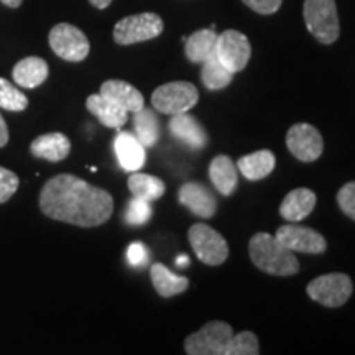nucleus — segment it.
I'll return each mask as SVG.
<instances>
[{
	"mask_svg": "<svg viewBox=\"0 0 355 355\" xmlns=\"http://www.w3.org/2000/svg\"><path fill=\"white\" fill-rule=\"evenodd\" d=\"M40 209L53 220L78 227H97L112 216L114 199L109 191L64 173L44 183L40 193Z\"/></svg>",
	"mask_w": 355,
	"mask_h": 355,
	"instance_id": "1",
	"label": "nucleus"
},
{
	"mask_svg": "<svg viewBox=\"0 0 355 355\" xmlns=\"http://www.w3.org/2000/svg\"><path fill=\"white\" fill-rule=\"evenodd\" d=\"M248 255L257 268L275 277H291L300 272V261L293 252L266 232H259L250 239Z\"/></svg>",
	"mask_w": 355,
	"mask_h": 355,
	"instance_id": "2",
	"label": "nucleus"
},
{
	"mask_svg": "<svg viewBox=\"0 0 355 355\" xmlns=\"http://www.w3.org/2000/svg\"><path fill=\"white\" fill-rule=\"evenodd\" d=\"M303 17L308 32L322 44H332L340 35L336 0H304Z\"/></svg>",
	"mask_w": 355,
	"mask_h": 355,
	"instance_id": "3",
	"label": "nucleus"
},
{
	"mask_svg": "<svg viewBox=\"0 0 355 355\" xmlns=\"http://www.w3.org/2000/svg\"><path fill=\"white\" fill-rule=\"evenodd\" d=\"M198 87L186 81L166 83L155 89L152 94L153 109L166 115L188 112L198 104Z\"/></svg>",
	"mask_w": 355,
	"mask_h": 355,
	"instance_id": "4",
	"label": "nucleus"
},
{
	"mask_svg": "<svg viewBox=\"0 0 355 355\" xmlns=\"http://www.w3.org/2000/svg\"><path fill=\"white\" fill-rule=\"evenodd\" d=\"M234 329L224 321H211L186 337L184 352L189 355H225Z\"/></svg>",
	"mask_w": 355,
	"mask_h": 355,
	"instance_id": "5",
	"label": "nucleus"
},
{
	"mask_svg": "<svg viewBox=\"0 0 355 355\" xmlns=\"http://www.w3.org/2000/svg\"><path fill=\"white\" fill-rule=\"evenodd\" d=\"M163 28L165 25H163L162 17L157 13H139V15L125 17L117 21V25L114 26V40L122 46H128V44L148 42L159 37Z\"/></svg>",
	"mask_w": 355,
	"mask_h": 355,
	"instance_id": "6",
	"label": "nucleus"
},
{
	"mask_svg": "<svg viewBox=\"0 0 355 355\" xmlns=\"http://www.w3.org/2000/svg\"><path fill=\"white\" fill-rule=\"evenodd\" d=\"M309 298L326 308H340L352 296V279L345 273H327L314 278L308 288Z\"/></svg>",
	"mask_w": 355,
	"mask_h": 355,
	"instance_id": "7",
	"label": "nucleus"
},
{
	"mask_svg": "<svg viewBox=\"0 0 355 355\" xmlns=\"http://www.w3.org/2000/svg\"><path fill=\"white\" fill-rule=\"evenodd\" d=\"M188 239L194 254L202 263L217 266L229 257V245L222 235L206 224L191 225Z\"/></svg>",
	"mask_w": 355,
	"mask_h": 355,
	"instance_id": "8",
	"label": "nucleus"
},
{
	"mask_svg": "<svg viewBox=\"0 0 355 355\" xmlns=\"http://www.w3.org/2000/svg\"><path fill=\"white\" fill-rule=\"evenodd\" d=\"M50 46L61 60L71 61V63H79L86 60L91 50V44L83 30L71 24H58L53 26L50 32Z\"/></svg>",
	"mask_w": 355,
	"mask_h": 355,
	"instance_id": "9",
	"label": "nucleus"
},
{
	"mask_svg": "<svg viewBox=\"0 0 355 355\" xmlns=\"http://www.w3.org/2000/svg\"><path fill=\"white\" fill-rule=\"evenodd\" d=\"M216 56L234 74L241 73L250 61V42L245 35L237 32V30H225V32L217 35Z\"/></svg>",
	"mask_w": 355,
	"mask_h": 355,
	"instance_id": "10",
	"label": "nucleus"
},
{
	"mask_svg": "<svg viewBox=\"0 0 355 355\" xmlns=\"http://www.w3.org/2000/svg\"><path fill=\"white\" fill-rule=\"evenodd\" d=\"M286 146L300 162L313 163L322 155L324 140L319 130L311 123H296L286 133Z\"/></svg>",
	"mask_w": 355,
	"mask_h": 355,
	"instance_id": "11",
	"label": "nucleus"
},
{
	"mask_svg": "<svg viewBox=\"0 0 355 355\" xmlns=\"http://www.w3.org/2000/svg\"><path fill=\"white\" fill-rule=\"evenodd\" d=\"M275 239L279 243H283L288 250H291L293 254L300 252V254L319 255L324 254L327 248L326 239L318 230L311 227H301V225H282V227L277 229Z\"/></svg>",
	"mask_w": 355,
	"mask_h": 355,
	"instance_id": "12",
	"label": "nucleus"
},
{
	"mask_svg": "<svg viewBox=\"0 0 355 355\" xmlns=\"http://www.w3.org/2000/svg\"><path fill=\"white\" fill-rule=\"evenodd\" d=\"M178 201L193 212L194 216L211 219L217 211V199L206 186L201 183H184L178 191Z\"/></svg>",
	"mask_w": 355,
	"mask_h": 355,
	"instance_id": "13",
	"label": "nucleus"
},
{
	"mask_svg": "<svg viewBox=\"0 0 355 355\" xmlns=\"http://www.w3.org/2000/svg\"><path fill=\"white\" fill-rule=\"evenodd\" d=\"M99 94L112 101L114 104H117L127 112H137L145 107V99L139 89L125 81H121V79H109V81L102 83Z\"/></svg>",
	"mask_w": 355,
	"mask_h": 355,
	"instance_id": "14",
	"label": "nucleus"
},
{
	"mask_svg": "<svg viewBox=\"0 0 355 355\" xmlns=\"http://www.w3.org/2000/svg\"><path fill=\"white\" fill-rule=\"evenodd\" d=\"M170 132L193 150H202L207 145V133L204 127L198 122L196 117L186 112L171 115Z\"/></svg>",
	"mask_w": 355,
	"mask_h": 355,
	"instance_id": "15",
	"label": "nucleus"
},
{
	"mask_svg": "<svg viewBox=\"0 0 355 355\" xmlns=\"http://www.w3.org/2000/svg\"><path fill=\"white\" fill-rule=\"evenodd\" d=\"M30 152L35 158L46 159V162H63L69 157L71 141L64 133L51 132L37 137L30 145Z\"/></svg>",
	"mask_w": 355,
	"mask_h": 355,
	"instance_id": "16",
	"label": "nucleus"
},
{
	"mask_svg": "<svg viewBox=\"0 0 355 355\" xmlns=\"http://www.w3.org/2000/svg\"><path fill=\"white\" fill-rule=\"evenodd\" d=\"M115 153H117L119 163L122 170L125 171H139L146 162L145 146L140 144V140L130 132H119L114 141Z\"/></svg>",
	"mask_w": 355,
	"mask_h": 355,
	"instance_id": "17",
	"label": "nucleus"
},
{
	"mask_svg": "<svg viewBox=\"0 0 355 355\" xmlns=\"http://www.w3.org/2000/svg\"><path fill=\"white\" fill-rule=\"evenodd\" d=\"M318 198L314 191L308 188L293 189L283 199L279 206V216L288 222H300L308 217L316 207Z\"/></svg>",
	"mask_w": 355,
	"mask_h": 355,
	"instance_id": "18",
	"label": "nucleus"
},
{
	"mask_svg": "<svg viewBox=\"0 0 355 355\" xmlns=\"http://www.w3.org/2000/svg\"><path fill=\"white\" fill-rule=\"evenodd\" d=\"M48 73H50V68H48L46 61L38 56H28L13 66L12 76L17 86L33 89L46 81Z\"/></svg>",
	"mask_w": 355,
	"mask_h": 355,
	"instance_id": "19",
	"label": "nucleus"
},
{
	"mask_svg": "<svg viewBox=\"0 0 355 355\" xmlns=\"http://www.w3.org/2000/svg\"><path fill=\"white\" fill-rule=\"evenodd\" d=\"M86 107L92 115L99 119L102 125L109 128H122L128 121V112L114 104L112 101L105 99L101 94H91L86 101Z\"/></svg>",
	"mask_w": 355,
	"mask_h": 355,
	"instance_id": "20",
	"label": "nucleus"
},
{
	"mask_svg": "<svg viewBox=\"0 0 355 355\" xmlns=\"http://www.w3.org/2000/svg\"><path fill=\"white\" fill-rule=\"evenodd\" d=\"M209 178L214 188L224 196H230L237 189L239 173L237 165L230 159L227 155H219L211 162Z\"/></svg>",
	"mask_w": 355,
	"mask_h": 355,
	"instance_id": "21",
	"label": "nucleus"
},
{
	"mask_svg": "<svg viewBox=\"0 0 355 355\" xmlns=\"http://www.w3.org/2000/svg\"><path fill=\"white\" fill-rule=\"evenodd\" d=\"M217 33L214 28H202L184 40V53L189 61L202 64L209 58L216 56Z\"/></svg>",
	"mask_w": 355,
	"mask_h": 355,
	"instance_id": "22",
	"label": "nucleus"
},
{
	"mask_svg": "<svg viewBox=\"0 0 355 355\" xmlns=\"http://www.w3.org/2000/svg\"><path fill=\"white\" fill-rule=\"evenodd\" d=\"M150 277L155 290L163 298H171V296L181 295L189 288V279L180 275H175L168 270L163 263H153L150 266Z\"/></svg>",
	"mask_w": 355,
	"mask_h": 355,
	"instance_id": "23",
	"label": "nucleus"
},
{
	"mask_svg": "<svg viewBox=\"0 0 355 355\" xmlns=\"http://www.w3.org/2000/svg\"><path fill=\"white\" fill-rule=\"evenodd\" d=\"M275 165H277L275 155L270 150H260L239 158L237 170H241L242 176L248 181H259L268 176L275 170Z\"/></svg>",
	"mask_w": 355,
	"mask_h": 355,
	"instance_id": "24",
	"label": "nucleus"
},
{
	"mask_svg": "<svg viewBox=\"0 0 355 355\" xmlns=\"http://www.w3.org/2000/svg\"><path fill=\"white\" fill-rule=\"evenodd\" d=\"M128 191L132 193L133 198L144 199V201L153 202L165 194L166 184L157 176L144 175V173L133 171L127 181Z\"/></svg>",
	"mask_w": 355,
	"mask_h": 355,
	"instance_id": "25",
	"label": "nucleus"
},
{
	"mask_svg": "<svg viewBox=\"0 0 355 355\" xmlns=\"http://www.w3.org/2000/svg\"><path fill=\"white\" fill-rule=\"evenodd\" d=\"M135 137L145 148H152L159 140V121L152 109H140L133 112Z\"/></svg>",
	"mask_w": 355,
	"mask_h": 355,
	"instance_id": "26",
	"label": "nucleus"
},
{
	"mask_svg": "<svg viewBox=\"0 0 355 355\" xmlns=\"http://www.w3.org/2000/svg\"><path fill=\"white\" fill-rule=\"evenodd\" d=\"M234 73L225 68L224 64L217 60V56L209 58L202 63L201 69V81L209 91H220L232 83Z\"/></svg>",
	"mask_w": 355,
	"mask_h": 355,
	"instance_id": "27",
	"label": "nucleus"
},
{
	"mask_svg": "<svg viewBox=\"0 0 355 355\" xmlns=\"http://www.w3.org/2000/svg\"><path fill=\"white\" fill-rule=\"evenodd\" d=\"M28 107V99L19 87H15L10 81L0 78V109L8 112H21Z\"/></svg>",
	"mask_w": 355,
	"mask_h": 355,
	"instance_id": "28",
	"label": "nucleus"
},
{
	"mask_svg": "<svg viewBox=\"0 0 355 355\" xmlns=\"http://www.w3.org/2000/svg\"><path fill=\"white\" fill-rule=\"evenodd\" d=\"M260 344L254 332L243 331L241 334H234L229 340L225 355H259Z\"/></svg>",
	"mask_w": 355,
	"mask_h": 355,
	"instance_id": "29",
	"label": "nucleus"
},
{
	"mask_svg": "<svg viewBox=\"0 0 355 355\" xmlns=\"http://www.w3.org/2000/svg\"><path fill=\"white\" fill-rule=\"evenodd\" d=\"M152 206H150L148 201H144V199L132 198L127 204L125 209V222L130 225H144L152 219Z\"/></svg>",
	"mask_w": 355,
	"mask_h": 355,
	"instance_id": "30",
	"label": "nucleus"
},
{
	"mask_svg": "<svg viewBox=\"0 0 355 355\" xmlns=\"http://www.w3.org/2000/svg\"><path fill=\"white\" fill-rule=\"evenodd\" d=\"M20 180L15 173L0 166V204H6L19 189Z\"/></svg>",
	"mask_w": 355,
	"mask_h": 355,
	"instance_id": "31",
	"label": "nucleus"
},
{
	"mask_svg": "<svg viewBox=\"0 0 355 355\" xmlns=\"http://www.w3.org/2000/svg\"><path fill=\"white\" fill-rule=\"evenodd\" d=\"M337 204L340 211L350 219L355 220V181L344 184L337 193Z\"/></svg>",
	"mask_w": 355,
	"mask_h": 355,
	"instance_id": "32",
	"label": "nucleus"
},
{
	"mask_svg": "<svg viewBox=\"0 0 355 355\" xmlns=\"http://www.w3.org/2000/svg\"><path fill=\"white\" fill-rule=\"evenodd\" d=\"M127 259L133 266H145L150 260V252L141 242H133L127 250Z\"/></svg>",
	"mask_w": 355,
	"mask_h": 355,
	"instance_id": "33",
	"label": "nucleus"
},
{
	"mask_svg": "<svg viewBox=\"0 0 355 355\" xmlns=\"http://www.w3.org/2000/svg\"><path fill=\"white\" fill-rule=\"evenodd\" d=\"M242 2L260 15H272V13L278 12L283 0H242Z\"/></svg>",
	"mask_w": 355,
	"mask_h": 355,
	"instance_id": "34",
	"label": "nucleus"
},
{
	"mask_svg": "<svg viewBox=\"0 0 355 355\" xmlns=\"http://www.w3.org/2000/svg\"><path fill=\"white\" fill-rule=\"evenodd\" d=\"M8 144V127L3 117L0 115V148H3Z\"/></svg>",
	"mask_w": 355,
	"mask_h": 355,
	"instance_id": "35",
	"label": "nucleus"
},
{
	"mask_svg": "<svg viewBox=\"0 0 355 355\" xmlns=\"http://www.w3.org/2000/svg\"><path fill=\"white\" fill-rule=\"evenodd\" d=\"M89 3H91L92 7L99 8V10H104V8H107L110 3H112V0H89Z\"/></svg>",
	"mask_w": 355,
	"mask_h": 355,
	"instance_id": "36",
	"label": "nucleus"
},
{
	"mask_svg": "<svg viewBox=\"0 0 355 355\" xmlns=\"http://www.w3.org/2000/svg\"><path fill=\"white\" fill-rule=\"evenodd\" d=\"M0 2H2L3 6L10 7V8H19L24 0H0Z\"/></svg>",
	"mask_w": 355,
	"mask_h": 355,
	"instance_id": "37",
	"label": "nucleus"
},
{
	"mask_svg": "<svg viewBox=\"0 0 355 355\" xmlns=\"http://www.w3.org/2000/svg\"><path fill=\"white\" fill-rule=\"evenodd\" d=\"M189 265V259L186 255H180L176 259V266H180V268H183V266H188Z\"/></svg>",
	"mask_w": 355,
	"mask_h": 355,
	"instance_id": "38",
	"label": "nucleus"
}]
</instances>
